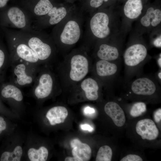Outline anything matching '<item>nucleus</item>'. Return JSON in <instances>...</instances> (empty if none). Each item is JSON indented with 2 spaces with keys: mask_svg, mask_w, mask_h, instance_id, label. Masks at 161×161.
<instances>
[{
  "mask_svg": "<svg viewBox=\"0 0 161 161\" xmlns=\"http://www.w3.org/2000/svg\"><path fill=\"white\" fill-rule=\"evenodd\" d=\"M53 7L49 0H40L35 6L33 13L38 16H44Z\"/></svg>",
  "mask_w": 161,
  "mask_h": 161,
  "instance_id": "obj_24",
  "label": "nucleus"
},
{
  "mask_svg": "<svg viewBox=\"0 0 161 161\" xmlns=\"http://www.w3.org/2000/svg\"><path fill=\"white\" fill-rule=\"evenodd\" d=\"M161 70H160L157 73V76L156 77V78L158 82L160 83V81L161 80Z\"/></svg>",
  "mask_w": 161,
  "mask_h": 161,
  "instance_id": "obj_37",
  "label": "nucleus"
},
{
  "mask_svg": "<svg viewBox=\"0 0 161 161\" xmlns=\"http://www.w3.org/2000/svg\"><path fill=\"white\" fill-rule=\"evenodd\" d=\"M28 46L35 52L42 64L51 57L52 49L50 44L42 38L27 33L21 34Z\"/></svg>",
  "mask_w": 161,
  "mask_h": 161,
  "instance_id": "obj_6",
  "label": "nucleus"
},
{
  "mask_svg": "<svg viewBox=\"0 0 161 161\" xmlns=\"http://www.w3.org/2000/svg\"></svg>",
  "mask_w": 161,
  "mask_h": 161,
  "instance_id": "obj_40",
  "label": "nucleus"
},
{
  "mask_svg": "<svg viewBox=\"0 0 161 161\" xmlns=\"http://www.w3.org/2000/svg\"><path fill=\"white\" fill-rule=\"evenodd\" d=\"M109 0H103V1L104 2H107L109 1Z\"/></svg>",
  "mask_w": 161,
  "mask_h": 161,
  "instance_id": "obj_39",
  "label": "nucleus"
},
{
  "mask_svg": "<svg viewBox=\"0 0 161 161\" xmlns=\"http://www.w3.org/2000/svg\"><path fill=\"white\" fill-rule=\"evenodd\" d=\"M112 152L111 148L105 145L101 147L97 152L96 161H110L112 157Z\"/></svg>",
  "mask_w": 161,
  "mask_h": 161,
  "instance_id": "obj_26",
  "label": "nucleus"
},
{
  "mask_svg": "<svg viewBox=\"0 0 161 161\" xmlns=\"http://www.w3.org/2000/svg\"><path fill=\"white\" fill-rule=\"evenodd\" d=\"M10 66L9 54L0 47V84L5 81L6 72Z\"/></svg>",
  "mask_w": 161,
  "mask_h": 161,
  "instance_id": "obj_23",
  "label": "nucleus"
},
{
  "mask_svg": "<svg viewBox=\"0 0 161 161\" xmlns=\"http://www.w3.org/2000/svg\"><path fill=\"white\" fill-rule=\"evenodd\" d=\"M8 0H0V8L5 6Z\"/></svg>",
  "mask_w": 161,
  "mask_h": 161,
  "instance_id": "obj_36",
  "label": "nucleus"
},
{
  "mask_svg": "<svg viewBox=\"0 0 161 161\" xmlns=\"http://www.w3.org/2000/svg\"><path fill=\"white\" fill-rule=\"evenodd\" d=\"M29 159L31 161H45L47 159L48 151L44 146L38 149L33 148H30L27 152Z\"/></svg>",
  "mask_w": 161,
  "mask_h": 161,
  "instance_id": "obj_22",
  "label": "nucleus"
},
{
  "mask_svg": "<svg viewBox=\"0 0 161 161\" xmlns=\"http://www.w3.org/2000/svg\"><path fill=\"white\" fill-rule=\"evenodd\" d=\"M10 65L18 60L40 65L41 64L35 52L28 46L21 33L18 34L9 43Z\"/></svg>",
  "mask_w": 161,
  "mask_h": 161,
  "instance_id": "obj_3",
  "label": "nucleus"
},
{
  "mask_svg": "<svg viewBox=\"0 0 161 161\" xmlns=\"http://www.w3.org/2000/svg\"><path fill=\"white\" fill-rule=\"evenodd\" d=\"M159 82L155 77L141 74L135 78L125 82L124 88L128 90L129 94L150 96L160 90L161 87Z\"/></svg>",
  "mask_w": 161,
  "mask_h": 161,
  "instance_id": "obj_4",
  "label": "nucleus"
},
{
  "mask_svg": "<svg viewBox=\"0 0 161 161\" xmlns=\"http://www.w3.org/2000/svg\"><path fill=\"white\" fill-rule=\"evenodd\" d=\"M67 14L66 9L65 7H53L44 16L48 18V22L49 25H54L58 24L63 20Z\"/></svg>",
  "mask_w": 161,
  "mask_h": 161,
  "instance_id": "obj_21",
  "label": "nucleus"
},
{
  "mask_svg": "<svg viewBox=\"0 0 161 161\" xmlns=\"http://www.w3.org/2000/svg\"><path fill=\"white\" fill-rule=\"evenodd\" d=\"M7 16L13 27L23 30L27 27L29 23L27 16L20 8L10 7L7 11Z\"/></svg>",
  "mask_w": 161,
  "mask_h": 161,
  "instance_id": "obj_13",
  "label": "nucleus"
},
{
  "mask_svg": "<svg viewBox=\"0 0 161 161\" xmlns=\"http://www.w3.org/2000/svg\"><path fill=\"white\" fill-rule=\"evenodd\" d=\"M161 21V10L159 9H154L152 7L148 8L145 15L140 19L141 24L145 27H148L151 25L153 27H156Z\"/></svg>",
  "mask_w": 161,
  "mask_h": 161,
  "instance_id": "obj_20",
  "label": "nucleus"
},
{
  "mask_svg": "<svg viewBox=\"0 0 161 161\" xmlns=\"http://www.w3.org/2000/svg\"><path fill=\"white\" fill-rule=\"evenodd\" d=\"M68 115V112L64 107L57 106L50 108L46 117L52 126L64 123Z\"/></svg>",
  "mask_w": 161,
  "mask_h": 161,
  "instance_id": "obj_17",
  "label": "nucleus"
},
{
  "mask_svg": "<svg viewBox=\"0 0 161 161\" xmlns=\"http://www.w3.org/2000/svg\"><path fill=\"white\" fill-rule=\"evenodd\" d=\"M104 109L116 126L120 127L124 125L126 121L124 113L118 103L114 101L109 102L105 105Z\"/></svg>",
  "mask_w": 161,
  "mask_h": 161,
  "instance_id": "obj_14",
  "label": "nucleus"
},
{
  "mask_svg": "<svg viewBox=\"0 0 161 161\" xmlns=\"http://www.w3.org/2000/svg\"><path fill=\"white\" fill-rule=\"evenodd\" d=\"M136 130L137 133L143 140H153L158 137L159 131L154 122L149 119H145L138 121Z\"/></svg>",
  "mask_w": 161,
  "mask_h": 161,
  "instance_id": "obj_11",
  "label": "nucleus"
},
{
  "mask_svg": "<svg viewBox=\"0 0 161 161\" xmlns=\"http://www.w3.org/2000/svg\"><path fill=\"white\" fill-rule=\"evenodd\" d=\"M121 64V61L111 62L99 60L95 64V72L99 77L109 79L114 85L119 74Z\"/></svg>",
  "mask_w": 161,
  "mask_h": 161,
  "instance_id": "obj_9",
  "label": "nucleus"
},
{
  "mask_svg": "<svg viewBox=\"0 0 161 161\" xmlns=\"http://www.w3.org/2000/svg\"><path fill=\"white\" fill-rule=\"evenodd\" d=\"M142 159L139 156L135 154L128 155L122 159L120 161H142Z\"/></svg>",
  "mask_w": 161,
  "mask_h": 161,
  "instance_id": "obj_28",
  "label": "nucleus"
},
{
  "mask_svg": "<svg viewBox=\"0 0 161 161\" xmlns=\"http://www.w3.org/2000/svg\"><path fill=\"white\" fill-rule=\"evenodd\" d=\"M23 154L22 147L17 146L12 152L5 151L2 154L0 160L1 161H19Z\"/></svg>",
  "mask_w": 161,
  "mask_h": 161,
  "instance_id": "obj_25",
  "label": "nucleus"
},
{
  "mask_svg": "<svg viewBox=\"0 0 161 161\" xmlns=\"http://www.w3.org/2000/svg\"><path fill=\"white\" fill-rule=\"evenodd\" d=\"M40 67L31 91L37 99L41 100L49 96L55 86V81L50 72Z\"/></svg>",
  "mask_w": 161,
  "mask_h": 161,
  "instance_id": "obj_5",
  "label": "nucleus"
},
{
  "mask_svg": "<svg viewBox=\"0 0 161 161\" xmlns=\"http://www.w3.org/2000/svg\"><path fill=\"white\" fill-rule=\"evenodd\" d=\"M70 66L69 77L73 81L81 80L88 72V61L86 57L83 55L77 54L73 56L71 60Z\"/></svg>",
  "mask_w": 161,
  "mask_h": 161,
  "instance_id": "obj_10",
  "label": "nucleus"
},
{
  "mask_svg": "<svg viewBox=\"0 0 161 161\" xmlns=\"http://www.w3.org/2000/svg\"><path fill=\"white\" fill-rule=\"evenodd\" d=\"M0 95L3 98L18 103H21L23 99L21 88L10 81L0 84Z\"/></svg>",
  "mask_w": 161,
  "mask_h": 161,
  "instance_id": "obj_12",
  "label": "nucleus"
},
{
  "mask_svg": "<svg viewBox=\"0 0 161 161\" xmlns=\"http://www.w3.org/2000/svg\"><path fill=\"white\" fill-rule=\"evenodd\" d=\"M143 8L142 0H127L124 5L123 12L127 18L134 19L140 16Z\"/></svg>",
  "mask_w": 161,
  "mask_h": 161,
  "instance_id": "obj_19",
  "label": "nucleus"
},
{
  "mask_svg": "<svg viewBox=\"0 0 161 161\" xmlns=\"http://www.w3.org/2000/svg\"><path fill=\"white\" fill-rule=\"evenodd\" d=\"M59 31L58 37L64 44L72 45L76 43L81 35L80 25L78 21L73 18L66 20Z\"/></svg>",
  "mask_w": 161,
  "mask_h": 161,
  "instance_id": "obj_7",
  "label": "nucleus"
},
{
  "mask_svg": "<svg viewBox=\"0 0 161 161\" xmlns=\"http://www.w3.org/2000/svg\"><path fill=\"white\" fill-rule=\"evenodd\" d=\"M146 104L143 102H138L132 105L130 113L131 116L136 117L142 115L146 112Z\"/></svg>",
  "mask_w": 161,
  "mask_h": 161,
  "instance_id": "obj_27",
  "label": "nucleus"
},
{
  "mask_svg": "<svg viewBox=\"0 0 161 161\" xmlns=\"http://www.w3.org/2000/svg\"><path fill=\"white\" fill-rule=\"evenodd\" d=\"M109 23V18L107 13L103 12L97 13L90 20V30L96 37L100 39L105 38L110 33Z\"/></svg>",
  "mask_w": 161,
  "mask_h": 161,
  "instance_id": "obj_8",
  "label": "nucleus"
},
{
  "mask_svg": "<svg viewBox=\"0 0 161 161\" xmlns=\"http://www.w3.org/2000/svg\"><path fill=\"white\" fill-rule=\"evenodd\" d=\"M80 86L88 99L94 101L98 99L100 86L96 80L91 78L86 79L81 82Z\"/></svg>",
  "mask_w": 161,
  "mask_h": 161,
  "instance_id": "obj_18",
  "label": "nucleus"
},
{
  "mask_svg": "<svg viewBox=\"0 0 161 161\" xmlns=\"http://www.w3.org/2000/svg\"><path fill=\"white\" fill-rule=\"evenodd\" d=\"M97 55L100 60L111 62L121 61L119 49L117 47L112 45L101 44L99 47Z\"/></svg>",
  "mask_w": 161,
  "mask_h": 161,
  "instance_id": "obj_15",
  "label": "nucleus"
},
{
  "mask_svg": "<svg viewBox=\"0 0 161 161\" xmlns=\"http://www.w3.org/2000/svg\"><path fill=\"white\" fill-rule=\"evenodd\" d=\"M157 63L160 69L161 68V56L160 53L159 57L157 59Z\"/></svg>",
  "mask_w": 161,
  "mask_h": 161,
  "instance_id": "obj_38",
  "label": "nucleus"
},
{
  "mask_svg": "<svg viewBox=\"0 0 161 161\" xmlns=\"http://www.w3.org/2000/svg\"><path fill=\"white\" fill-rule=\"evenodd\" d=\"M147 55L146 47L141 43L131 44L126 49L123 56L125 82L141 74L142 69L147 59Z\"/></svg>",
  "mask_w": 161,
  "mask_h": 161,
  "instance_id": "obj_1",
  "label": "nucleus"
},
{
  "mask_svg": "<svg viewBox=\"0 0 161 161\" xmlns=\"http://www.w3.org/2000/svg\"><path fill=\"white\" fill-rule=\"evenodd\" d=\"M72 148L73 156L79 159L80 161H89L91 158L92 150L90 147L87 144L82 143L79 140L75 139L70 142Z\"/></svg>",
  "mask_w": 161,
  "mask_h": 161,
  "instance_id": "obj_16",
  "label": "nucleus"
},
{
  "mask_svg": "<svg viewBox=\"0 0 161 161\" xmlns=\"http://www.w3.org/2000/svg\"><path fill=\"white\" fill-rule=\"evenodd\" d=\"M40 65L18 60L10 64L9 81L21 88L32 85L39 71Z\"/></svg>",
  "mask_w": 161,
  "mask_h": 161,
  "instance_id": "obj_2",
  "label": "nucleus"
},
{
  "mask_svg": "<svg viewBox=\"0 0 161 161\" xmlns=\"http://www.w3.org/2000/svg\"><path fill=\"white\" fill-rule=\"evenodd\" d=\"M154 120L156 123L159 122L161 120V109L159 108L157 110L154 114Z\"/></svg>",
  "mask_w": 161,
  "mask_h": 161,
  "instance_id": "obj_30",
  "label": "nucleus"
},
{
  "mask_svg": "<svg viewBox=\"0 0 161 161\" xmlns=\"http://www.w3.org/2000/svg\"><path fill=\"white\" fill-rule=\"evenodd\" d=\"M103 1V0H90V4L92 7L97 8L102 5Z\"/></svg>",
  "mask_w": 161,
  "mask_h": 161,
  "instance_id": "obj_29",
  "label": "nucleus"
},
{
  "mask_svg": "<svg viewBox=\"0 0 161 161\" xmlns=\"http://www.w3.org/2000/svg\"><path fill=\"white\" fill-rule=\"evenodd\" d=\"M81 129L83 130L87 131L89 132H92L94 129L90 125L86 124H82L80 125Z\"/></svg>",
  "mask_w": 161,
  "mask_h": 161,
  "instance_id": "obj_32",
  "label": "nucleus"
},
{
  "mask_svg": "<svg viewBox=\"0 0 161 161\" xmlns=\"http://www.w3.org/2000/svg\"><path fill=\"white\" fill-rule=\"evenodd\" d=\"M7 125L6 122L2 117L0 116V134L6 128Z\"/></svg>",
  "mask_w": 161,
  "mask_h": 161,
  "instance_id": "obj_31",
  "label": "nucleus"
},
{
  "mask_svg": "<svg viewBox=\"0 0 161 161\" xmlns=\"http://www.w3.org/2000/svg\"><path fill=\"white\" fill-rule=\"evenodd\" d=\"M65 161H80L78 158L74 157H66Z\"/></svg>",
  "mask_w": 161,
  "mask_h": 161,
  "instance_id": "obj_35",
  "label": "nucleus"
},
{
  "mask_svg": "<svg viewBox=\"0 0 161 161\" xmlns=\"http://www.w3.org/2000/svg\"><path fill=\"white\" fill-rule=\"evenodd\" d=\"M154 45L156 47H161V37L160 35L159 37L156 38L153 42Z\"/></svg>",
  "mask_w": 161,
  "mask_h": 161,
  "instance_id": "obj_34",
  "label": "nucleus"
},
{
  "mask_svg": "<svg viewBox=\"0 0 161 161\" xmlns=\"http://www.w3.org/2000/svg\"><path fill=\"white\" fill-rule=\"evenodd\" d=\"M95 112V110L91 107H87L85 108L84 110V113L86 115H92Z\"/></svg>",
  "mask_w": 161,
  "mask_h": 161,
  "instance_id": "obj_33",
  "label": "nucleus"
}]
</instances>
